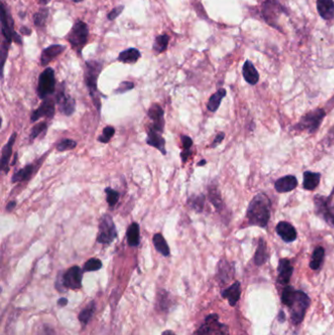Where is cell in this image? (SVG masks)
Here are the masks:
<instances>
[{
    "mask_svg": "<svg viewBox=\"0 0 334 335\" xmlns=\"http://www.w3.org/2000/svg\"><path fill=\"white\" fill-rule=\"evenodd\" d=\"M296 290L291 287V286H286L283 291V295H282V301L283 304L286 305L288 308L291 306L294 298H295Z\"/></svg>",
    "mask_w": 334,
    "mask_h": 335,
    "instance_id": "obj_39",
    "label": "cell"
},
{
    "mask_svg": "<svg viewBox=\"0 0 334 335\" xmlns=\"http://www.w3.org/2000/svg\"><path fill=\"white\" fill-rule=\"evenodd\" d=\"M325 116L326 113L322 108L314 109L302 116L299 122L292 127V130L298 132H306L310 135H314L319 131Z\"/></svg>",
    "mask_w": 334,
    "mask_h": 335,
    "instance_id": "obj_4",
    "label": "cell"
},
{
    "mask_svg": "<svg viewBox=\"0 0 334 335\" xmlns=\"http://www.w3.org/2000/svg\"><path fill=\"white\" fill-rule=\"evenodd\" d=\"M324 255H325V251L324 248L319 246L314 250L313 254H312V258L310 261V268L314 271L319 270L323 263L324 260Z\"/></svg>",
    "mask_w": 334,
    "mask_h": 335,
    "instance_id": "obj_32",
    "label": "cell"
},
{
    "mask_svg": "<svg viewBox=\"0 0 334 335\" xmlns=\"http://www.w3.org/2000/svg\"><path fill=\"white\" fill-rule=\"evenodd\" d=\"M39 1L41 5H47L50 2V0H39Z\"/></svg>",
    "mask_w": 334,
    "mask_h": 335,
    "instance_id": "obj_55",
    "label": "cell"
},
{
    "mask_svg": "<svg viewBox=\"0 0 334 335\" xmlns=\"http://www.w3.org/2000/svg\"><path fill=\"white\" fill-rule=\"evenodd\" d=\"M262 13H263V17H264L265 21L269 25L277 29L279 28L276 25L277 19L282 13H285V9L276 0H267L263 4Z\"/></svg>",
    "mask_w": 334,
    "mask_h": 335,
    "instance_id": "obj_11",
    "label": "cell"
},
{
    "mask_svg": "<svg viewBox=\"0 0 334 335\" xmlns=\"http://www.w3.org/2000/svg\"><path fill=\"white\" fill-rule=\"evenodd\" d=\"M118 236L116 225L113 218L105 214L99 223V230L97 235V242L101 244H111Z\"/></svg>",
    "mask_w": 334,
    "mask_h": 335,
    "instance_id": "obj_9",
    "label": "cell"
},
{
    "mask_svg": "<svg viewBox=\"0 0 334 335\" xmlns=\"http://www.w3.org/2000/svg\"><path fill=\"white\" fill-rule=\"evenodd\" d=\"M90 36L89 25L81 20H77L66 39L71 44L72 48L77 52L78 56H81V51L88 43Z\"/></svg>",
    "mask_w": 334,
    "mask_h": 335,
    "instance_id": "obj_5",
    "label": "cell"
},
{
    "mask_svg": "<svg viewBox=\"0 0 334 335\" xmlns=\"http://www.w3.org/2000/svg\"><path fill=\"white\" fill-rule=\"evenodd\" d=\"M205 195L199 194V195H192L187 200V205L190 209H192L197 213H202L204 210L205 206Z\"/></svg>",
    "mask_w": 334,
    "mask_h": 335,
    "instance_id": "obj_34",
    "label": "cell"
},
{
    "mask_svg": "<svg viewBox=\"0 0 334 335\" xmlns=\"http://www.w3.org/2000/svg\"><path fill=\"white\" fill-rule=\"evenodd\" d=\"M47 128V124L46 123H39V124L35 125L31 132L30 135V139L33 141L35 140L37 137H39L40 134H42L43 132H45Z\"/></svg>",
    "mask_w": 334,
    "mask_h": 335,
    "instance_id": "obj_44",
    "label": "cell"
},
{
    "mask_svg": "<svg viewBox=\"0 0 334 335\" xmlns=\"http://www.w3.org/2000/svg\"><path fill=\"white\" fill-rule=\"evenodd\" d=\"M66 50V46L61 44H52L49 47L45 48L42 51L40 56V64L41 66L45 67L47 66L52 60H54L56 57H58L60 54H62Z\"/></svg>",
    "mask_w": 334,
    "mask_h": 335,
    "instance_id": "obj_21",
    "label": "cell"
},
{
    "mask_svg": "<svg viewBox=\"0 0 334 335\" xmlns=\"http://www.w3.org/2000/svg\"><path fill=\"white\" fill-rule=\"evenodd\" d=\"M208 198L210 202L213 204L215 209L218 212H221L225 209V203L221 199L220 192L218 189L217 186L211 185L208 188Z\"/></svg>",
    "mask_w": 334,
    "mask_h": 335,
    "instance_id": "obj_28",
    "label": "cell"
},
{
    "mask_svg": "<svg viewBox=\"0 0 334 335\" xmlns=\"http://www.w3.org/2000/svg\"><path fill=\"white\" fill-rule=\"evenodd\" d=\"M105 192H106V200H107V203L109 204L110 207H114L118 203L119 201V197H120V194L119 192L114 190L113 188L111 187H107L105 189Z\"/></svg>",
    "mask_w": 334,
    "mask_h": 335,
    "instance_id": "obj_40",
    "label": "cell"
},
{
    "mask_svg": "<svg viewBox=\"0 0 334 335\" xmlns=\"http://www.w3.org/2000/svg\"><path fill=\"white\" fill-rule=\"evenodd\" d=\"M321 174L306 171L303 174V188L308 191H314L321 183Z\"/></svg>",
    "mask_w": 334,
    "mask_h": 335,
    "instance_id": "obj_26",
    "label": "cell"
},
{
    "mask_svg": "<svg viewBox=\"0 0 334 335\" xmlns=\"http://www.w3.org/2000/svg\"><path fill=\"white\" fill-rule=\"evenodd\" d=\"M271 213V201L269 196L260 192L256 194L250 201L245 218L248 225H255L259 227H267L270 220Z\"/></svg>",
    "mask_w": 334,
    "mask_h": 335,
    "instance_id": "obj_1",
    "label": "cell"
},
{
    "mask_svg": "<svg viewBox=\"0 0 334 335\" xmlns=\"http://www.w3.org/2000/svg\"><path fill=\"white\" fill-rule=\"evenodd\" d=\"M284 319H285V317H284V313L282 311L281 314H280V317H279V321H281V322L283 323V321H284Z\"/></svg>",
    "mask_w": 334,
    "mask_h": 335,
    "instance_id": "obj_54",
    "label": "cell"
},
{
    "mask_svg": "<svg viewBox=\"0 0 334 335\" xmlns=\"http://www.w3.org/2000/svg\"><path fill=\"white\" fill-rule=\"evenodd\" d=\"M114 135H115V128L111 125H107L103 130L102 135L98 137V141L102 143H108Z\"/></svg>",
    "mask_w": 334,
    "mask_h": 335,
    "instance_id": "obj_43",
    "label": "cell"
},
{
    "mask_svg": "<svg viewBox=\"0 0 334 335\" xmlns=\"http://www.w3.org/2000/svg\"><path fill=\"white\" fill-rule=\"evenodd\" d=\"M162 134L163 133H161L159 131H156L152 127H149L146 142L149 146H152L154 148L158 149L163 155H166L167 154L166 147H165L166 141H165L164 137H162Z\"/></svg>",
    "mask_w": 334,
    "mask_h": 335,
    "instance_id": "obj_17",
    "label": "cell"
},
{
    "mask_svg": "<svg viewBox=\"0 0 334 335\" xmlns=\"http://www.w3.org/2000/svg\"><path fill=\"white\" fill-rule=\"evenodd\" d=\"M191 155V151L190 150H184L183 152H181V159H182V163H185V162L188 160L189 156Z\"/></svg>",
    "mask_w": 334,
    "mask_h": 335,
    "instance_id": "obj_50",
    "label": "cell"
},
{
    "mask_svg": "<svg viewBox=\"0 0 334 335\" xmlns=\"http://www.w3.org/2000/svg\"><path fill=\"white\" fill-rule=\"evenodd\" d=\"M82 271L77 266L70 268L63 275V286L70 289H79L81 287Z\"/></svg>",
    "mask_w": 334,
    "mask_h": 335,
    "instance_id": "obj_13",
    "label": "cell"
},
{
    "mask_svg": "<svg viewBox=\"0 0 334 335\" xmlns=\"http://www.w3.org/2000/svg\"><path fill=\"white\" fill-rule=\"evenodd\" d=\"M55 101L58 104L59 110L65 116H71L76 109V101L65 92V84H62L56 93Z\"/></svg>",
    "mask_w": 334,
    "mask_h": 335,
    "instance_id": "obj_12",
    "label": "cell"
},
{
    "mask_svg": "<svg viewBox=\"0 0 334 335\" xmlns=\"http://www.w3.org/2000/svg\"><path fill=\"white\" fill-rule=\"evenodd\" d=\"M162 335H176V334H175V332H173L172 330H166V331H164V332L162 333Z\"/></svg>",
    "mask_w": 334,
    "mask_h": 335,
    "instance_id": "obj_57",
    "label": "cell"
},
{
    "mask_svg": "<svg viewBox=\"0 0 334 335\" xmlns=\"http://www.w3.org/2000/svg\"><path fill=\"white\" fill-rule=\"evenodd\" d=\"M102 268V262L99 259L92 258L88 261L84 266L85 272H96Z\"/></svg>",
    "mask_w": 334,
    "mask_h": 335,
    "instance_id": "obj_41",
    "label": "cell"
},
{
    "mask_svg": "<svg viewBox=\"0 0 334 335\" xmlns=\"http://www.w3.org/2000/svg\"><path fill=\"white\" fill-rule=\"evenodd\" d=\"M297 186H298V181L295 175L287 174L275 181L274 189L279 193H287L294 190Z\"/></svg>",
    "mask_w": 334,
    "mask_h": 335,
    "instance_id": "obj_18",
    "label": "cell"
},
{
    "mask_svg": "<svg viewBox=\"0 0 334 335\" xmlns=\"http://www.w3.org/2000/svg\"><path fill=\"white\" fill-rule=\"evenodd\" d=\"M269 257H270V255L268 252L267 242L263 237H260L258 240L257 248H256L255 255H254V263L258 267L263 266L264 264L267 263Z\"/></svg>",
    "mask_w": 334,
    "mask_h": 335,
    "instance_id": "obj_22",
    "label": "cell"
},
{
    "mask_svg": "<svg viewBox=\"0 0 334 335\" xmlns=\"http://www.w3.org/2000/svg\"><path fill=\"white\" fill-rule=\"evenodd\" d=\"M242 74H243V78L247 84H249L251 86L257 85L260 75L258 73L257 69L255 68V66L251 61H249V60L245 61L243 68H242Z\"/></svg>",
    "mask_w": 334,
    "mask_h": 335,
    "instance_id": "obj_24",
    "label": "cell"
},
{
    "mask_svg": "<svg viewBox=\"0 0 334 335\" xmlns=\"http://www.w3.org/2000/svg\"><path fill=\"white\" fill-rule=\"evenodd\" d=\"M310 303H311V300L305 292H303L301 290H296L295 298H294L291 306L289 307L291 320H292V323H294L295 325L303 322L306 312L310 306Z\"/></svg>",
    "mask_w": 334,
    "mask_h": 335,
    "instance_id": "obj_7",
    "label": "cell"
},
{
    "mask_svg": "<svg viewBox=\"0 0 334 335\" xmlns=\"http://www.w3.org/2000/svg\"><path fill=\"white\" fill-rule=\"evenodd\" d=\"M94 311H95V303L90 302V304L88 305V307L81 311L80 314L78 315V320L80 321V323H82L84 324L89 323L94 314Z\"/></svg>",
    "mask_w": 334,
    "mask_h": 335,
    "instance_id": "obj_37",
    "label": "cell"
},
{
    "mask_svg": "<svg viewBox=\"0 0 334 335\" xmlns=\"http://www.w3.org/2000/svg\"><path fill=\"white\" fill-rule=\"evenodd\" d=\"M77 147V142L73 139H63L62 141H60L57 146H56V149L57 151L59 152H65V151H68V150H73Z\"/></svg>",
    "mask_w": 334,
    "mask_h": 335,
    "instance_id": "obj_42",
    "label": "cell"
},
{
    "mask_svg": "<svg viewBox=\"0 0 334 335\" xmlns=\"http://www.w3.org/2000/svg\"><path fill=\"white\" fill-rule=\"evenodd\" d=\"M20 33L22 34V35H24V36H31L32 35V30L30 29V28H27V27H22L21 29H20Z\"/></svg>",
    "mask_w": 334,
    "mask_h": 335,
    "instance_id": "obj_51",
    "label": "cell"
},
{
    "mask_svg": "<svg viewBox=\"0 0 334 335\" xmlns=\"http://www.w3.org/2000/svg\"><path fill=\"white\" fill-rule=\"evenodd\" d=\"M226 95H227V90L225 88H219L218 91L215 92L208 101V103H207L208 110L212 113L217 111L219 108L221 100L226 97Z\"/></svg>",
    "mask_w": 334,
    "mask_h": 335,
    "instance_id": "obj_30",
    "label": "cell"
},
{
    "mask_svg": "<svg viewBox=\"0 0 334 335\" xmlns=\"http://www.w3.org/2000/svg\"><path fill=\"white\" fill-rule=\"evenodd\" d=\"M275 231L277 236L286 243H291L297 239V230L294 225H292L289 222H280L275 226Z\"/></svg>",
    "mask_w": 334,
    "mask_h": 335,
    "instance_id": "obj_16",
    "label": "cell"
},
{
    "mask_svg": "<svg viewBox=\"0 0 334 335\" xmlns=\"http://www.w3.org/2000/svg\"><path fill=\"white\" fill-rule=\"evenodd\" d=\"M1 35H2V43H1V56H2V64L4 65L8 51L10 48L11 42L14 41L20 45L23 44L22 37L14 31V20L11 16L9 8L5 5L4 2L1 3Z\"/></svg>",
    "mask_w": 334,
    "mask_h": 335,
    "instance_id": "obj_2",
    "label": "cell"
},
{
    "mask_svg": "<svg viewBox=\"0 0 334 335\" xmlns=\"http://www.w3.org/2000/svg\"><path fill=\"white\" fill-rule=\"evenodd\" d=\"M169 41H170V37L166 34H163V35H160V36L156 37L154 43H153V51L156 54H160V53L165 52L167 50Z\"/></svg>",
    "mask_w": 334,
    "mask_h": 335,
    "instance_id": "obj_36",
    "label": "cell"
},
{
    "mask_svg": "<svg viewBox=\"0 0 334 335\" xmlns=\"http://www.w3.org/2000/svg\"><path fill=\"white\" fill-rule=\"evenodd\" d=\"M124 8H125L124 5L117 6L115 8H113L110 12L108 13V15H107L108 20H110V21H114L116 18H118V17L121 15V13L124 11Z\"/></svg>",
    "mask_w": 334,
    "mask_h": 335,
    "instance_id": "obj_46",
    "label": "cell"
},
{
    "mask_svg": "<svg viewBox=\"0 0 334 335\" xmlns=\"http://www.w3.org/2000/svg\"><path fill=\"white\" fill-rule=\"evenodd\" d=\"M128 243L131 247H136L140 245L141 241V233H140V224L137 223H132L129 226L127 231Z\"/></svg>",
    "mask_w": 334,
    "mask_h": 335,
    "instance_id": "obj_31",
    "label": "cell"
},
{
    "mask_svg": "<svg viewBox=\"0 0 334 335\" xmlns=\"http://www.w3.org/2000/svg\"><path fill=\"white\" fill-rule=\"evenodd\" d=\"M67 304H68V299L66 298H61L58 300V305L61 307H65Z\"/></svg>",
    "mask_w": 334,
    "mask_h": 335,
    "instance_id": "obj_53",
    "label": "cell"
},
{
    "mask_svg": "<svg viewBox=\"0 0 334 335\" xmlns=\"http://www.w3.org/2000/svg\"><path fill=\"white\" fill-rule=\"evenodd\" d=\"M153 243H154L155 248L156 250L161 253L163 256L168 257L170 256V247L168 245L166 239L164 238V236H162L161 234H156L153 236Z\"/></svg>",
    "mask_w": 334,
    "mask_h": 335,
    "instance_id": "obj_33",
    "label": "cell"
},
{
    "mask_svg": "<svg viewBox=\"0 0 334 335\" xmlns=\"http://www.w3.org/2000/svg\"><path fill=\"white\" fill-rule=\"evenodd\" d=\"M16 205H17V202H16V201H11V202H9V203L7 204V206H6V210L8 212L12 211L14 208L16 207Z\"/></svg>",
    "mask_w": 334,
    "mask_h": 335,
    "instance_id": "obj_52",
    "label": "cell"
},
{
    "mask_svg": "<svg viewBox=\"0 0 334 335\" xmlns=\"http://www.w3.org/2000/svg\"><path fill=\"white\" fill-rule=\"evenodd\" d=\"M180 139L182 143V148L184 150H190L193 144L192 139L187 136H181Z\"/></svg>",
    "mask_w": 334,
    "mask_h": 335,
    "instance_id": "obj_47",
    "label": "cell"
},
{
    "mask_svg": "<svg viewBox=\"0 0 334 335\" xmlns=\"http://www.w3.org/2000/svg\"><path fill=\"white\" fill-rule=\"evenodd\" d=\"M133 87H134V84L133 83H131V82H123V83L120 84V86L115 90V93L122 94V93H125L127 91L131 90Z\"/></svg>",
    "mask_w": 334,
    "mask_h": 335,
    "instance_id": "obj_45",
    "label": "cell"
},
{
    "mask_svg": "<svg viewBox=\"0 0 334 335\" xmlns=\"http://www.w3.org/2000/svg\"><path fill=\"white\" fill-rule=\"evenodd\" d=\"M206 164H207V161L203 159V160H201V161L198 162V163H197V166H198V167H201V166H204V165H206Z\"/></svg>",
    "mask_w": 334,
    "mask_h": 335,
    "instance_id": "obj_56",
    "label": "cell"
},
{
    "mask_svg": "<svg viewBox=\"0 0 334 335\" xmlns=\"http://www.w3.org/2000/svg\"><path fill=\"white\" fill-rule=\"evenodd\" d=\"M333 194L334 190H332L329 196L319 194L314 196V209L316 215L331 227H334L333 205L331 199Z\"/></svg>",
    "mask_w": 334,
    "mask_h": 335,
    "instance_id": "obj_6",
    "label": "cell"
},
{
    "mask_svg": "<svg viewBox=\"0 0 334 335\" xmlns=\"http://www.w3.org/2000/svg\"><path fill=\"white\" fill-rule=\"evenodd\" d=\"M240 295H241V286L239 281H235L233 285L221 292V296L228 299L230 305L232 307L235 306L236 303L239 301Z\"/></svg>",
    "mask_w": 334,
    "mask_h": 335,
    "instance_id": "obj_23",
    "label": "cell"
},
{
    "mask_svg": "<svg viewBox=\"0 0 334 335\" xmlns=\"http://www.w3.org/2000/svg\"><path fill=\"white\" fill-rule=\"evenodd\" d=\"M234 267L228 261L221 260L218 265V277L220 281L227 284L233 277Z\"/></svg>",
    "mask_w": 334,
    "mask_h": 335,
    "instance_id": "obj_27",
    "label": "cell"
},
{
    "mask_svg": "<svg viewBox=\"0 0 334 335\" xmlns=\"http://www.w3.org/2000/svg\"><path fill=\"white\" fill-rule=\"evenodd\" d=\"M326 144L328 146L334 145V125L329 130V132L327 133V136H326Z\"/></svg>",
    "mask_w": 334,
    "mask_h": 335,
    "instance_id": "obj_49",
    "label": "cell"
},
{
    "mask_svg": "<svg viewBox=\"0 0 334 335\" xmlns=\"http://www.w3.org/2000/svg\"><path fill=\"white\" fill-rule=\"evenodd\" d=\"M142 57L141 51L136 48H129L124 50L120 53L118 60L120 62L127 63V64H133L138 61V59Z\"/></svg>",
    "mask_w": 334,
    "mask_h": 335,
    "instance_id": "obj_29",
    "label": "cell"
},
{
    "mask_svg": "<svg viewBox=\"0 0 334 335\" xmlns=\"http://www.w3.org/2000/svg\"><path fill=\"white\" fill-rule=\"evenodd\" d=\"M55 102L56 101L51 99L50 97H47L43 100L39 108L33 112L31 116L32 122H36L40 118L52 119L55 115Z\"/></svg>",
    "mask_w": 334,
    "mask_h": 335,
    "instance_id": "obj_14",
    "label": "cell"
},
{
    "mask_svg": "<svg viewBox=\"0 0 334 335\" xmlns=\"http://www.w3.org/2000/svg\"><path fill=\"white\" fill-rule=\"evenodd\" d=\"M75 3H78V2H81V1H84V0H73Z\"/></svg>",
    "mask_w": 334,
    "mask_h": 335,
    "instance_id": "obj_58",
    "label": "cell"
},
{
    "mask_svg": "<svg viewBox=\"0 0 334 335\" xmlns=\"http://www.w3.org/2000/svg\"><path fill=\"white\" fill-rule=\"evenodd\" d=\"M48 14H49V11H48V8H40L38 12L35 14L34 16V22H35V25L37 27H39V28H42L44 27L45 24H46V20L48 18Z\"/></svg>",
    "mask_w": 334,
    "mask_h": 335,
    "instance_id": "obj_38",
    "label": "cell"
},
{
    "mask_svg": "<svg viewBox=\"0 0 334 335\" xmlns=\"http://www.w3.org/2000/svg\"><path fill=\"white\" fill-rule=\"evenodd\" d=\"M34 165H27L25 168L19 170L18 172H16L12 176V183L16 184V183H20V182H25L27 181L29 178H31L33 172H34Z\"/></svg>",
    "mask_w": 334,
    "mask_h": 335,
    "instance_id": "obj_35",
    "label": "cell"
},
{
    "mask_svg": "<svg viewBox=\"0 0 334 335\" xmlns=\"http://www.w3.org/2000/svg\"><path fill=\"white\" fill-rule=\"evenodd\" d=\"M317 9L324 20H331L334 17L333 0H318Z\"/></svg>",
    "mask_w": 334,
    "mask_h": 335,
    "instance_id": "obj_25",
    "label": "cell"
},
{
    "mask_svg": "<svg viewBox=\"0 0 334 335\" xmlns=\"http://www.w3.org/2000/svg\"><path fill=\"white\" fill-rule=\"evenodd\" d=\"M16 137H17V134L13 133L12 136L9 138V140L7 141V143L5 144V146L2 148L0 168H1V171H3L5 174H7L9 172V161L12 156V150H13Z\"/></svg>",
    "mask_w": 334,
    "mask_h": 335,
    "instance_id": "obj_20",
    "label": "cell"
},
{
    "mask_svg": "<svg viewBox=\"0 0 334 335\" xmlns=\"http://www.w3.org/2000/svg\"><path fill=\"white\" fill-rule=\"evenodd\" d=\"M195 335H230V329L228 325L218 322V315L212 314L206 318Z\"/></svg>",
    "mask_w": 334,
    "mask_h": 335,
    "instance_id": "obj_8",
    "label": "cell"
},
{
    "mask_svg": "<svg viewBox=\"0 0 334 335\" xmlns=\"http://www.w3.org/2000/svg\"><path fill=\"white\" fill-rule=\"evenodd\" d=\"M103 64L96 60H89L86 62V71H85V81L86 85L89 88L90 96L93 101V104L100 111L101 103L99 98V92L97 87L98 76L102 71Z\"/></svg>",
    "mask_w": 334,
    "mask_h": 335,
    "instance_id": "obj_3",
    "label": "cell"
},
{
    "mask_svg": "<svg viewBox=\"0 0 334 335\" xmlns=\"http://www.w3.org/2000/svg\"><path fill=\"white\" fill-rule=\"evenodd\" d=\"M56 80L55 73L52 68H46L39 78L38 84V95L39 98L45 99L49 97L55 91Z\"/></svg>",
    "mask_w": 334,
    "mask_h": 335,
    "instance_id": "obj_10",
    "label": "cell"
},
{
    "mask_svg": "<svg viewBox=\"0 0 334 335\" xmlns=\"http://www.w3.org/2000/svg\"><path fill=\"white\" fill-rule=\"evenodd\" d=\"M225 137H226L225 133H218V135L215 137V139L213 140V142H212V144H211V147H212V148L217 147L218 145H219V144L222 142V140L225 139Z\"/></svg>",
    "mask_w": 334,
    "mask_h": 335,
    "instance_id": "obj_48",
    "label": "cell"
},
{
    "mask_svg": "<svg viewBox=\"0 0 334 335\" xmlns=\"http://www.w3.org/2000/svg\"><path fill=\"white\" fill-rule=\"evenodd\" d=\"M148 117L153 121V123L149 125L156 131L161 133L164 132L165 126V119H164V110L159 104H153L147 112Z\"/></svg>",
    "mask_w": 334,
    "mask_h": 335,
    "instance_id": "obj_15",
    "label": "cell"
},
{
    "mask_svg": "<svg viewBox=\"0 0 334 335\" xmlns=\"http://www.w3.org/2000/svg\"><path fill=\"white\" fill-rule=\"evenodd\" d=\"M293 271H294V269H293L290 261L286 258L281 259L279 263V267H277V273H279L277 282L280 285L286 286L290 281Z\"/></svg>",
    "mask_w": 334,
    "mask_h": 335,
    "instance_id": "obj_19",
    "label": "cell"
}]
</instances>
